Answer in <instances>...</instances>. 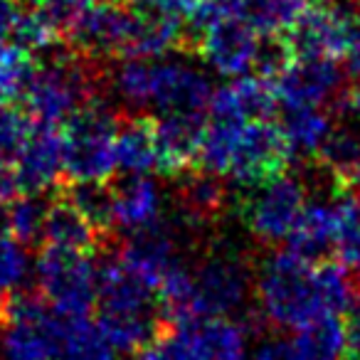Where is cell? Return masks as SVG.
Here are the masks:
<instances>
[{"mask_svg":"<svg viewBox=\"0 0 360 360\" xmlns=\"http://www.w3.org/2000/svg\"><path fill=\"white\" fill-rule=\"evenodd\" d=\"M114 252L131 271L148 281L153 289H158L160 279L180 262L178 235L163 217L153 225L129 232L124 242L114 245Z\"/></svg>","mask_w":360,"mask_h":360,"instance_id":"cell-14","label":"cell"},{"mask_svg":"<svg viewBox=\"0 0 360 360\" xmlns=\"http://www.w3.org/2000/svg\"><path fill=\"white\" fill-rule=\"evenodd\" d=\"M94 3L96 0H35L32 6L40 8L42 15L57 27V32L62 35V42H65V35L72 30V25H75Z\"/></svg>","mask_w":360,"mask_h":360,"instance_id":"cell-34","label":"cell"},{"mask_svg":"<svg viewBox=\"0 0 360 360\" xmlns=\"http://www.w3.org/2000/svg\"><path fill=\"white\" fill-rule=\"evenodd\" d=\"M0 235H8V205H0Z\"/></svg>","mask_w":360,"mask_h":360,"instance_id":"cell-42","label":"cell"},{"mask_svg":"<svg viewBox=\"0 0 360 360\" xmlns=\"http://www.w3.org/2000/svg\"><path fill=\"white\" fill-rule=\"evenodd\" d=\"M207 3V0H205ZM191 50L222 77H245L255 72L262 32L235 13H215L207 6L188 25Z\"/></svg>","mask_w":360,"mask_h":360,"instance_id":"cell-6","label":"cell"},{"mask_svg":"<svg viewBox=\"0 0 360 360\" xmlns=\"http://www.w3.org/2000/svg\"><path fill=\"white\" fill-rule=\"evenodd\" d=\"M18 178L15 170H11L8 163H0V205H8L18 195Z\"/></svg>","mask_w":360,"mask_h":360,"instance_id":"cell-38","label":"cell"},{"mask_svg":"<svg viewBox=\"0 0 360 360\" xmlns=\"http://www.w3.org/2000/svg\"><path fill=\"white\" fill-rule=\"evenodd\" d=\"M338 114H343L345 121L360 126V84L345 86V91L340 94V99L333 106Z\"/></svg>","mask_w":360,"mask_h":360,"instance_id":"cell-37","label":"cell"},{"mask_svg":"<svg viewBox=\"0 0 360 360\" xmlns=\"http://www.w3.org/2000/svg\"><path fill=\"white\" fill-rule=\"evenodd\" d=\"M340 360H360V311H350L345 319V343Z\"/></svg>","mask_w":360,"mask_h":360,"instance_id":"cell-36","label":"cell"},{"mask_svg":"<svg viewBox=\"0 0 360 360\" xmlns=\"http://www.w3.org/2000/svg\"><path fill=\"white\" fill-rule=\"evenodd\" d=\"M15 178L22 193L52 195L65 186V139L60 126L35 124L15 160Z\"/></svg>","mask_w":360,"mask_h":360,"instance_id":"cell-13","label":"cell"},{"mask_svg":"<svg viewBox=\"0 0 360 360\" xmlns=\"http://www.w3.org/2000/svg\"><path fill=\"white\" fill-rule=\"evenodd\" d=\"M139 360H191L183 323H163L158 333L139 350Z\"/></svg>","mask_w":360,"mask_h":360,"instance_id":"cell-33","label":"cell"},{"mask_svg":"<svg viewBox=\"0 0 360 360\" xmlns=\"http://www.w3.org/2000/svg\"><path fill=\"white\" fill-rule=\"evenodd\" d=\"M109 255L99 264L96 323L119 353H139L168 321L160 314L153 286L131 271L114 247Z\"/></svg>","mask_w":360,"mask_h":360,"instance_id":"cell-1","label":"cell"},{"mask_svg":"<svg viewBox=\"0 0 360 360\" xmlns=\"http://www.w3.org/2000/svg\"><path fill=\"white\" fill-rule=\"evenodd\" d=\"M279 104L284 106H335L345 91V72L338 60H294L274 79Z\"/></svg>","mask_w":360,"mask_h":360,"instance_id":"cell-12","label":"cell"},{"mask_svg":"<svg viewBox=\"0 0 360 360\" xmlns=\"http://www.w3.org/2000/svg\"><path fill=\"white\" fill-rule=\"evenodd\" d=\"M294 343L304 360H340L345 343V321L326 314L296 328Z\"/></svg>","mask_w":360,"mask_h":360,"instance_id":"cell-27","label":"cell"},{"mask_svg":"<svg viewBox=\"0 0 360 360\" xmlns=\"http://www.w3.org/2000/svg\"><path fill=\"white\" fill-rule=\"evenodd\" d=\"M114 153L116 170L121 175H148L150 170H158L155 116L143 111L119 114Z\"/></svg>","mask_w":360,"mask_h":360,"instance_id":"cell-19","label":"cell"},{"mask_svg":"<svg viewBox=\"0 0 360 360\" xmlns=\"http://www.w3.org/2000/svg\"><path fill=\"white\" fill-rule=\"evenodd\" d=\"M50 198L42 193H22L8 202V235L25 247L42 245Z\"/></svg>","mask_w":360,"mask_h":360,"instance_id":"cell-28","label":"cell"},{"mask_svg":"<svg viewBox=\"0 0 360 360\" xmlns=\"http://www.w3.org/2000/svg\"><path fill=\"white\" fill-rule=\"evenodd\" d=\"M27 276H30L27 247L13 235H0V291L15 294L25 289Z\"/></svg>","mask_w":360,"mask_h":360,"instance_id":"cell-32","label":"cell"},{"mask_svg":"<svg viewBox=\"0 0 360 360\" xmlns=\"http://www.w3.org/2000/svg\"><path fill=\"white\" fill-rule=\"evenodd\" d=\"M55 360H121L89 314H62Z\"/></svg>","mask_w":360,"mask_h":360,"instance_id":"cell-23","label":"cell"},{"mask_svg":"<svg viewBox=\"0 0 360 360\" xmlns=\"http://www.w3.org/2000/svg\"><path fill=\"white\" fill-rule=\"evenodd\" d=\"M183 326H186L191 360H247L250 330L245 321L220 316V319L188 321Z\"/></svg>","mask_w":360,"mask_h":360,"instance_id":"cell-20","label":"cell"},{"mask_svg":"<svg viewBox=\"0 0 360 360\" xmlns=\"http://www.w3.org/2000/svg\"><path fill=\"white\" fill-rule=\"evenodd\" d=\"M348 188H350V195H353L355 200L360 202V165L353 170V175H350V180H348Z\"/></svg>","mask_w":360,"mask_h":360,"instance_id":"cell-40","label":"cell"},{"mask_svg":"<svg viewBox=\"0 0 360 360\" xmlns=\"http://www.w3.org/2000/svg\"><path fill=\"white\" fill-rule=\"evenodd\" d=\"M106 82L104 62L89 60L72 47H55L22 96L30 119L37 126H65L86 104L101 99Z\"/></svg>","mask_w":360,"mask_h":360,"instance_id":"cell-2","label":"cell"},{"mask_svg":"<svg viewBox=\"0 0 360 360\" xmlns=\"http://www.w3.org/2000/svg\"><path fill=\"white\" fill-rule=\"evenodd\" d=\"M116 124L119 114L104 99L79 109L65 126V183L109 180L116 173Z\"/></svg>","mask_w":360,"mask_h":360,"instance_id":"cell-4","label":"cell"},{"mask_svg":"<svg viewBox=\"0 0 360 360\" xmlns=\"http://www.w3.org/2000/svg\"><path fill=\"white\" fill-rule=\"evenodd\" d=\"M35 286L60 314H89L96 306L99 264L91 252L42 245L35 262Z\"/></svg>","mask_w":360,"mask_h":360,"instance_id":"cell-7","label":"cell"},{"mask_svg":"<svg viewBox=\"0 0 360 360\" xmlns=\"http://www.w3.org/2000/svg\"><path fill=\"white\" fill-rule=\"evenodd\" d=\"M65 195L79 207V212L91 222L96 232H99L104 250H111L116 230V217H114V193H111L109 180H84V183H65L62 186Z\"/></svg>","mask_w":360,"mask_h":360,"instance_id":"cell-25","label":"cell"},{"mask_svg":"<svg viewBox=\"0 0 360 360\" xmlns=\"http://www.w3.org/2000/svg\"><path fill=\"white\" fill-rule=\"evenodd\" d=\"M279 106L276 86L271 79L259 75L252 77H235V82L215 89L210 99L207 114L212 119L227 121H255V119H271V114Z\"/></svg>","mask_w":360,"mask_h":360,"instance_id":"cell-18","label":"cell"},{"mask_svg":"<svg viewBox=\"0 0 360 360\" xmlns=\"http://www.w3.org/2000/svg\"><path fill=\"white\" fill-rule=\"evenodd\" d=\"M35 121L25 106L15 101H0V163H15L30 139Z\"/></svg>","mask_w":360,"mask_h":360,"instance_id":"cell-30","label":"cell"},{"mask_svg":"<svg viewBox=\"0 0 360 360\" xmlns=\"http://www.w3.org/2000/svg\"><path fill=\"white\" fill-rule=\"evenodd\" d=\"M242 191L245 193L237 198V212L252 240L262 247H276L289 240L309 202L306 178L286 170L262 186Z\"/></svg>","mask_w":360,"mask_h":360,"instance_id":"cell-5","label":"cell"},{"mask_svg":"<svg viewBox=\"0 0 360 360\" xmlns=\"http://www.w3.org/2000/svg\"><path fill=\"white\" fill-rule=\"evenodd\" d=\"M193 271V321L220 319L247 304L255 276L247 259L237 252L215 250L191 264Z\"/></svg>","mask_w":360,"mask_h":360,"instance_id":"cell-8","label":"cell"},{"mask_svg":"<svg viewBox=\"0 0 360 360\" xmlns=\"http://www.w3.org/2000/svg\"><path fill=\"white\" fill-rule=\"evenodd\" d=\"M134 8L119 0H96L65 35L67 47L96 62L124 60L129 47Z\"/></svg>","mask_w":360,"mask_h":360,"instance_id":"cell-10","label":"cell"},{"mask_svg":"<svg viewBox=\"0 0 360 360\" xmlns=\"http://www.w3.org/2000/svg\"><path fill=\"white\" fill-rule=\"evenodd\" d=\"M259 316L274 328H301L328 314L316 262L279 250L259 264L255 276Z\"/></svg>","mask_w":360,"mask_h":360,"instance_id":"cell-3","label":"cell"},{"mask_svg":"<svg viewBox=\"0 0 360 360\" xmlns=\"http://www.w3.org/2000/svg\"><path fill=\"white\" fill-rule=\"evenodd\" d=\"M215 94L205 72L186 60H153L150 109L160 114H207Z\"/></svg>","mask_w":360,"mask_h":360,"instance_id":"cell-11","label":"cell"},{"mask_svg":"<svg viewBox=\"0 0 360 360\" xmlns=\"http://www.w3.org/2000/svg\"><path fill=\"white\" fill-rule=\"evenodd\" d=\"M35 72L37 57L11 42L6 57L0 60V101L22 99L30 89Z\"/></svg>","mask_w":360,"mask_h":360,"instance_id":"cell-29","label":"cell"},{"mask_svg":"<svg viewBox=\"0 0 360 360\" xmlns=\"http://www.w3.org/2000/svg\"><path fill=\"white\" fill-rule=\"evenodd\" d=\"M333 124L335 121L330 119V114L321 106H286L281 131L289 141L291 153L309 163L328 139Z\"/></svg>","mask_w":360,"mask_h":360,"instance_id":"cell-24","label":"cell"},{"mask_svg":"<svg viewBox=\"0 0 360 360\" xmlns=\"http://www.w3.org/2000/svg\"><path fill=\"white\" fill-rule=\"evenodd\" d=\"M345 193L319 191L314 200L306 202L304 212H301L299 222L289 237V250L311 262L326 259V255L333 252L340 227V198Z\"/></svg>","mask_w":360,"mask_h":360,"instance_id":"cell-17","label":"cell"},{"mask_svg":"<svg viewBox=\"0 0 360 360\" xmlns=\"http://www.w3.org/2000/svg\"><path fill=\"white\" fill-rule=\"evenodd\" d=\"M309 163L321 165L330 175L348 183L353 170L360 165V126L350 124L345 119L340 124H333L328 139L323 141L316 158L309 160Z\"/></svg>","mask_w":360,"mask_h":360,"instance_id":"cell-26","label":"cell"},{"mask_svg":"<svg viewBox=\"0 0 360 360\" xmlns=\"http://www.w3.org/2000/svg\"><path fill=\"white\" fill-rule=\"evenodd\" d=\"M175 180H178V186H175V210H178V220L188 230H210L225 217L227 205H230L227 178L193 168Z\"/></svg>","mask_w":360,"mask_h":360,"instance_id":"cell-15","label":"cell"},{"mask_svg":"<svg viewBox=\"0 0 360 360\" xmlns=\"http://www.w3.org/2000/svg\"><path fill=\"white\" fill-rule=\"evenodd\" d=\"M8 47H11V42H6V37L0 35V60H3V57H6Z\"/></svg>","mask_w":360,"mask_h":360,"instance_id":"cell-43","label":"cell"},{"mask_svg":"<svg viewBox=\"0 0 360 360\" xmlns=\"http://www.w3.org/2000/svg\"><path fill=\"white\" fill-rule=\"evenodd\" d=\"M205 114H160L155 116L158 134V173L165 178H180L198 165Z\"/></svg>","mask_w":360,"mask_h":360,"instance_id":"cell-16","label":"cell"},{"mask_svg":"<svg viewBox=\"0 0 360 360\" xmlns=\"http://www.w3.org/2000/svg\"><path fill=\"white\" fill-rule=\"evenodd\" d=\"M333 252L340 264L360 269V202L350 193L340 198V227Z\"/></svg>","mask_w":360,"mask_h":360,"instance_id":"cell-31","label":"cell"},{"mask_svg":"<svg viewBox=\"0 0 360 360\" xmlns=\"http://www.w3.org/2000/svg\"><path fill=\"white\" fill-rule=\"evenodd\" d=\"M8 301H11V294H3V291H0V328L6 326V319H8Z\"/></svg>","mask_w":360,"mask_h":360,"instance_id":"cell-41","label":"cell"},{"mask_svg":"<svg viewBox=\"0 0 360 360\" xmlns=\"http://www.w3.org/2000/svg\"><path fill=\"white\" fill-rule=\"evenodd\" d=\"M345 60H348V70L353 72L355 77H360V22H358V27H355V32H353V40H350V47H348V55H345Z\"/></svg>","mask_w":360,"mask_h":360,"instance_id":"cell-39","label":"cell"},{"mask_svg":"<svg viewBox=\"0 0 360 360\" xmlns=\"http://www.w3.org/2000/svg\"><path fill=\"white\" fill-rule=\"evenodd\" d=\"M252 360H304L294 340H286L281 335H269L257 345Z\"/></svg>","mask_w":360,"mask_h":360,"instance_id":"cell-35","label":"cell"},{"mask_svg":"<svg viewBox=\"0 0 360 360\" xmlns=\"http://www.w3.org/2000/svg\"><path fill=\"white\" fill-rule=\"evenodd\" d=\"M114 193V217L116 227L126 232L141 230L160 220V188L148 175H119L116 183H111Z\"/></svg>","mask_w":360,"mask_h":360,"instance_id":"cell-21","label":"cell"},{"mask_svg":"<svg viewBox=\"0 0 360 360\" xmlns=\"http://www.w3.org/2000/svg\"><path fill=\"white\" fill-rule=\"evenodd\" d=\"M294 158L281 124L271 119H255L242 124L232 150L227 178L240 188L262 186L266 180L286 173Z\"/></svg>","mask_w":360,"mask_h":360,"instance_id":"cell-9","label":"cell"},{"mask_svg":"<svg viewBox=\"0 0 360 360\" xmlns=\"http://www.w3.org/2000/svg\"><path fill=\"white\" fill-rule=\"evenodd\" d=\"M42 245L67 247V250H82V252L104 250V242H101L99 232L82 215L79 207L65 195L62 188L50 195Z\"/></svg>","mask_w":360,"mask_h":360,"instance_id":"cell-22","label":"cell"}]
</instances>
